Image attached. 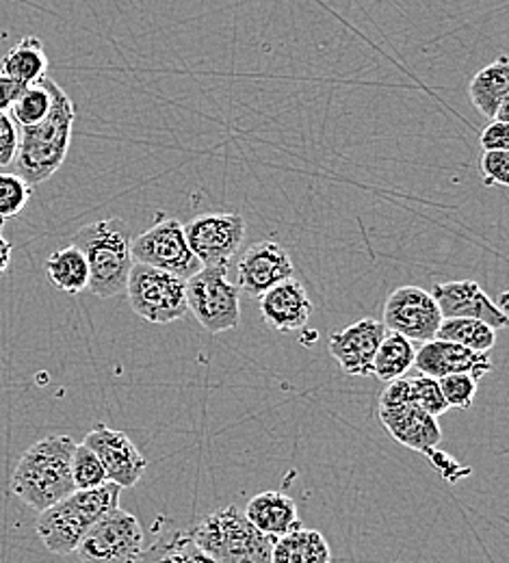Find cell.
I'll use <instances>...</instances> for the list:
<instances>
[{
  "mask_svg": "<svg viewBox=\"0 0 509 563\" xmlns=\"http://www.w3.org/2000/svg\"><path fill=\"white\" fill-rule=\"evenodd\" d=\"M414 345L401 334L388 332L384 334L370 366V375H375L379 382L388 384L397 377H403L412 364H414Z\"/></svg>",
  "mask_w": 509,
  "mask_h": 563,
  "instance_id": "23",
  "label": "cell"
},
{
  "mask_svg": "<svg viewBox=\"0 0 509 563\" xmlns=\"http://www.w3.org/2000/svg\"><path fill=\"white\" fill-rule=\"evenodd\" d=\"M410 390H412V404H417L421 410H425L434 419L446 415L449 404L442 397L436 377L419 373V375L410 377Z\"/></svg>",
  "mask_w": 509,
  "mask_h": 563,
  "instance_id": "31",
  "label": "cell"
},
{
  "mask_svg": "<svg viewBox=\"0 0 509 563\" xmlns=\"http://www.w3.org/2000/svg\"><path fill=\"white\" fill-rule=\"evenodd\" d=\"M70 435L51 433L29 446L20 457L13 477V494L37 514L73 494V453Z\"/></svg>",
  "mask_w": 509,
  "mask_h": 563,
  "instance_id": "2",
  "label": "cell"
},
{
  "mask_svg": "<svg viewBox=\"0 0 509 563\" xmlns=\"http://www.w3.org/2000/svg\"><path fill=\"white\" fill-rule=\"evenodd\" d=\"M31 185L18 174L0 172V219H11L24 211L31 200Z\"/></svg>",
  "mask_w": 509,
  "mask_h": 563,
  "instance_id": "30",
  "label": "cell"
},
{
  "mask_svg": "<svg viewBox=\"0 0 509 563\" xmlns=\"http://www.w3.org/2000/svg\"><path fill=\"white\" fill-rule=\"evenodd\" d=\"M384 328L408 341L428 343L436 339L442 314L436 299L421 286H401L392 290L384 303Z\"/></svg>",
  "mask_w": 509,
  "mask_h": 563,
  "instance_id": "11",
  "label": "cell"
},
{
  "mask_svg": "<svg viewBox=\"0 0 509 563\" xmlns=\"http://www.w3.org/2000/svg\"><path fill=\"white\" fill-rule=\"evenodd\" d=\"M482 174L488 187H508L509 150H484Z\"/></svg>",
  "mask_w": 509,
  "mask_h": 563,
  "instance_id": "32",
  "label": "cell"
},
{
  "mask_svg": "<svg viewBox=\"0 0 509 563\" xmlns=\"http://www.w3.org/2000/svg\"><path fill=\"white\" fill-rule=\"evenodd\" d=\"M11 265V243L0 234V276L9 269Z\"/></svg>",
  "mask_w": 509,
  "mask_h": 563,
  "instance_id": "38",
  "label": "cell"
},
{
  "mask_svg": "<svg viewBox=\"0 0 509 563\" xmlns=\"http://www.w3.org/2000/svg\"><path fill=\"white\" fill-rule=\"evenodd\" d=\"M436 339L451 341L471 352L488 353L497 345V330L479 319H442L438 328Z\"/></svg>",
  "mask_w": 509,
  "mask_h": 563,
  "instance_id": "25",
  "label": "cell"
},
{
  "mask_svg": "<svg viewBox=\"0 0 509 563\" xmlns=\"http://www.w3.org/2000/svg\"><path fill=\"white\" fill-rule=\"evenodd\" d=\"M258 299L263 319L278 332L301 330L312 317V301L303 284L295 278L272 286Z\"/></svg>",
  "mask_w": 509,
  "mask_h": 563,
  "instance_id": "18",
  "label": "cell"
},
{
  "mask_svg": "<svg viewBox=\"0 0 509 563\" xmlns=\"http://www.w3.org/2000/svg\"><path fill=\"white\" fill-rule=\"evenodd\" d=\"M187 306L211 334L236 330L241 323V290L228 280V267H202L187 280Z\"/></svg>",
  "mask_w": 509,
  "mask_h": 563,
  "instance_id": "8",
  "label": "cell"
},
{
  "mask_svg": "<svg viewBox=\"0 0 509 563\" xmlns=\"http://www.w3.org/2000/svg\"><path fill=\"white\" fill-rule=\"evenodd\" d=\"M419 373L430 377H444L453 373H468L475 379H482L493 371V362L488 353H477L455 345L451 341L432 339L428 343H421V350L414 353V364Z\"/></svg>",
  "mask_w": 509,
  "mask_h": 563,
  "instance_id": "16",
  "label": "cell"
},
{
  "mask_svg": "<svg viewBox=\"0 0 509 563\" xmlns=\"http://www.w3.org/2000/svg\"><path fill=\"white\" fill-rule=\"evenodd\" d=\"M48 85L53 93L51 113L42 122L20 129L18 152L13 158L15 174L31 187L46 183L59 172L73 143L76 122L73 98L53 78H48Z\"/></svg>",
  "mask_w": 509,
  "mask_h": 563,
  "instance_id": "1",
  "label": "cell"
},
{
  "mask_svg": "<svg viewBox=\"0 0 509 563\" xmlns=\"http://www.w3.org/2000/svg\"><path fill=\"white\" fill-rule=\"evenodd\" d=\"M386 334V328L377 319H361L345 330L332 332L328 350L336 364L354 377L370 375L373 357Z\"/></svg>",
  "mask_w": 509,
  "mask_h": 563,
  "instance_id": "15",
  "label": "cell"
},
{
  "mask_svg": "<svg viewBox=\"0 0 509 563\" xmlns=\"http://www.w3.org/2000/svg\"><path fill=\"white\" fill-rule=\"evenodd\" d=\"M124 290L135 314L147 323H174L189 312L187 280L150 265L135 263Z\"/></svg>",
  "mask_w": 509,
  "mask_h": 563,
  "instance_id": "7",
  "label": "cell"
},
{
  "mask_svg": "<svg viewBox=\"0 0 509 563\" xmlns=\"http://www.w3.org/2000/svg\"><path fill=\"white\" fill-rule=\"evenodd\" d=\"M482 147L484 150H509L508 122L490 120V124L482 133Z\"/></svg>",
  "mask_w": 509,
  "mask_h": 563,
  "instance_id": "35",
  "label": "cell"
},
{
  "mask_svg": "<svg viewBox=\"0 0 509 563\" xmlns=\"http://www.w3.org/2000/svg\"><path fill=\"white\" fill-rule=\"evenodd\" d=\"M46 274L48 280L68 295H78L89 286V267L76 245L53 252L46 261Z\"/></svg>",
  "mask_w": 509,
  "mask_h": 563,
  "instance_id": "24",
  "label": "cell"
},
{
  "mask_svg": "<svg viewBox=\"0 0 509 563\" xmlns=\"http://www.w3.org/2000/svg\"><path fill=\"white\" fill-rule=\"evenodd\" d=\"M239 290L252 297H261L265 290L295 276L289 252L276 241H263L252 245L236 265Z\"/></svg>",
  "mask_w": 509,
  "mask_h": 563,
  "instance_id": "14",
  "label": "cell"
},
{
  "mask_svg": "<svg viewBox=\"0 0 509 563\" xmlns=\"http://www.w3.org/2000/svg\"><path fill=\"white\" fill-rule=\"evenodd\" d=\"M131 230L124 219H102L80 228L73 236L89 267V290L109 299L126 288L131 269L135 265L131 254Z\"/></svg>",
  "mask_w": 509,
  "mask_h": 563,
  "instance_id": "3",
  "label": "cell"
},
{
  "mask_svg": "<svg viewBox=\"0 0 509 563\" xmlns=\"http://www.w3.org/2000/svg\"><path fill=\"white\" fill-rule=\"evenodd\" d=\"M131 254L135 263L174 274L182 280H189L202 269L187 243L185 225L178 219H158L144 234L133 239Z\"/></svg>",
  "mask_w": 509,
  "mask_h": 563,
  "instance_id": "9",
  "label": "cell"
},
{
  "mask_svg": "<svg viewBox=\"0 0 509 563\" xmlns=\"http://www.w3.org/2000/svg\"><path fill=\"white\" fill-rule=\"evenodd\" d=\"M73 482L76 490H93L109 482L102 462L85 442L74 446Z\"/></svg>",
  "mask_w": 509,
  "mask_h": 563,
  "instance_id": "28",
  "label": "cell"
},
{
  "mask_svg": "<svg viewBox=\"0 0 509 563\" xmlns=\"http://www.w3.org/2000/svg\"><path fill=\"white\" fill-rule=\"evenodd\" d=\"M438 384H440L442 397L449 404V408L468 410L475 404L479 379H475L473 375H468V373H453V375L440 377Z\"/></svg>",
  "mask_w": 509,
  "mask_h": 563,
  "instance_id": "29",
  "label": "cell"
},
{
  "mask_svg": "<svg viewBox=\"0 0 509 563\" xmlns=\"http://www.w3.org/2000/svg\"><path fill=\"white\" fill-rule=\"evenodd\" d=\"M122 488L107 482L93 490H74L59 503L40 511L35 531L55 555H73L85 533L111 509L120 507Z\"/></svg>",
  "mask_w": 509,
  "mask_h": 563,
  "instance_id": "4",
  "label": "cell"
},
{
  "mask_svg": "<svg viewBox=\"0 0 509 563\" xmlns=\"http://www.w3.org/2000/svg\"><path fill=\"white\" fill-rule=\"evenodd\" d=\"M46 70H48V57L42 40L35 35L22 37L13 48L7 51L0 64V71L11 80L20 82L22 87L35 85L37 80H42L46 76Z\"/></svg>",
  "mask_w": 509,
  "mask_h": 563,
  "instance_id": "21",
  "label": "cell"
},
{
  "mask_svg": "<svg viewBox=\"0 0 509 563\" xmlns=\"http://www.w3.org/2000/svg\"><path fill=\"white\" fill-rule=\"evenodd\" d=\"M189 536L213 562L272 563L274 538L261 533L232 505L204 516Z\"/></svg>",
  "mask_w": 509,
  "mask_h": 563,
  "instance_id": "5",
  "label": "cell"
},
{
  "mask_svg": "<svg viewBox=\"0 0 509 563\" xmlns=\"http://www.w3.org/2000/svg\"><path fill=\"white\" fill-rule=\"evenodd\" d=\"M379 421L384 429L403 446L419 451V453H430L436 449L442 440V431L438 419L421 410L417 404L408 401L403 406L395 408H379L377 410Z\"/></svg>",
  "mask_w": 509,
  "mask_h": 563,
  "instance_id": "17",
  "label": "cell"
},
{
  "mask_svg": "<svg viewBox=\"0 0 509 563\" xmlns=\"http://www.w3.org/2000/svg\"><path fill=\"white\" fill-rule=\"evenodd\" d=\"M412 401V390H410V377H397L386 384L384 393L379 395V408H395Z\"/></svg>",
  "mask_w": 509,
  "mask_h": 563,
  "instance_id": "34",
  "label": "cell"
},
{
  "mask_svg": "<svg viewBox=\"0 0 509 563\" xmlns=\"http://www.w3.org/2000/svg\"><path fill=\"white\" fill-rule=\"evenodd\" d=\"M185 236L202 267H230L245 239V219L239 212H211L191 219Z\"/></svg>",
  "mask_w": 509,
  "mask_h": 563,
  "instance_id": "10",
  "label": "cell"
},
{
  "mask_svg": "<svg viewBox=\"0 0 509 563\" xmlns=\"http://www.w3.org/2000/svg\"><path fill=\"white\" fill-rule=\"evenodd\" d=\"M102 462L107 479L115 486L133 488L140 484L147 468V460L129 433L111 429L107 424H96L82 440Z\"/></svg>",
  "mask_w": 509,
  "mask_h": 563,
  "instance_id": "12",
  "label": "cell"
},
{
  "mask_svg": "<svg viewBox=\"0 0 509 563\" xmlns=\"http://www.w3.org/2000/svg\"><path fill=\"white\" fill-rule=\"evenodd\" d=\"M53 107V93L48 85V76L37 80L35 85H26L20 96L13 100L9 109V118L15 122V126H33L42 122Z\"/></svg>",
  "mask_w": 509,
  "mask_h": 563,
  "instance_id": "26",
  "label": "cell"
},
{
  "mask_svg": "<svg viewBox=\"0 0 509 563\" xmlns=\"http://www.w3.org/2000/svg\"><path fill=\"white\" fill-rule=\"evenodd\" d=\"M436 299L442 319H479L495 330L508 325V312L495 303L475 280H453L434 284L430 290Z\"/></svg>",
  "mask_w": 509,
  "mask_h": 563,
  "instance_id": "13",
  "label": "cell"
},
{
  "mask_svg": "<svg viewBox=\"0 0 509 563\" xmlns=\"http://www.w3.org/2000/svg\"><path fill=\"white\" fill-rule=\"evenodd\" d=\"M18 126L9 118V113H0V167H7L13 163L18 152Z\"/></svg>",
  "mask_w": 509,
  "mask_h": 563,
  "instance_id": "33",
  "label": "cell"
},
{
  "mask_svg": "<svg viewBox=\"0 0 509 563\" xmlns=\"http://www.w3.org/2000/svg\"><path fill=\"white\" fill-rule=\"evenodd\" d=\"M22 89H24V87H22L20 82L11 80L9 76H4V74L0 71V113H9L13 100L20 96Z\"/></svg>",
  "mask_w": 509,
  "mask_h": 563,
  "instance_id": "37",
  "label": "cell"
},
{
  "mask_svg": "<svg viewBox=\"0 0 509 563\" xmlns=\"http://www.w3.org/2000/svg\"><path fill=\"white\" fill-rule=\"evenodd\" d=\"M245 518L265 536L278 540L301 527L297 503L289 494L261 493L250 498L245 507Z\"/></svg>",
  "mask_w": 509,
  "mask_h": 563,
  "instance_id": "19",
  "label": "cell"
},
{
  "mask_svg": "<svg viewBox=\"0 0 509 563\" xmlns=\"http://www.w3.org/2000/svg\"><path fill=\"white\" fill-rule=\"evenodd\" d=\"M425 455H430V460H432V464L436 466L438 473H440L444 479H449V482H455V479L466 477V475L471 473L468 468L460 466L453 457L444 455L442 451H436V449H432V451H430V453H425Z\"/></svg>",
  "mask_w": 509,
  "mask_h": 563,
  "instance_id": "36",
  "label": "cell"
},
{
  "mask_svg": "<svg viewBox=\"0 0 509 563\" xmlns=\"http://www.w3.org/2000/svg\"><path fill=\"white\" fill-rule=\"evenodd\" d=\"M147 563H218L213 562L189 536V531L176 533L167 542H158L150 553Z\"/></svg>",
  "mask_w": 509,
  "mask_h": 563,
  "instance_id": "27",
  "label": "cell"
},
{
  "mask_svg": "<svg viewBox=\"0 0 509 563\" xmlns=\"http://www.w3.org/2000/svg\"><path fill=\"white\" fill-rule=\"evenodd\" d=\"M272 563H332V549L319 531L299 527L274 540Z\"/></svg>",
  "mask_w": 509,
  "mask_h": 563,
  "instance_id": "22",
  "label": "cell"
},
{
  "mask_svg": "<svg viewBox=\"0 0 509 563\" xmlns=\"http://www.w3.org/2000/svg\"><path fill=\"white\" fill-rule=\"evenodd\" d=\"M468 96L484 118H497L499 109L509 104V64L506 55H501L497 62L488 64L484 70L473 76L468 85Z\"/></svg>",
  "mask_w": 509,
  "mask_h": 563,
  "instance_id": "20",
  "label": "cell"
},
{
  "mask_svg": "<svg viewBox=\"0 0 509 563\" xmlns=\"http://www.w3.org/2000/svg\"><path fill=\"white\" fill-rule=\"evenodd\" d=\"M144 547L146 536L140 520L115 507L85 533L74 553L80 563H140Z\"/></svg>",
  "mask_w": 509,
  "mask_h": 563,
  "instance_id": "6",
  "label": "cell"
},
{
  "mask_svg": "<svg viewBox=\"0 0 509 563\" xmlns=\"http://www.w3.org/2000/svg\"><path fill=\"white\" fill-rule=\"evenodd\" d=\"M2 225H4V219H0V234H2Z\"/></svg>",
  "mask_w": 509,
  "mask_h": 563,
  "instance_id": "39",
  "label": "cell"
}]
</instances>
